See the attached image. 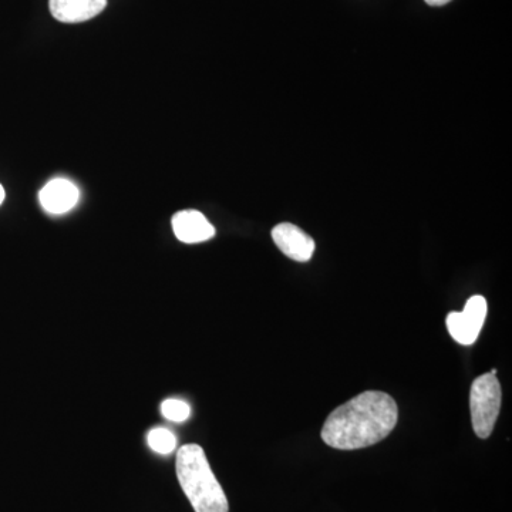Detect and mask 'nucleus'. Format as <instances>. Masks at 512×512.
<instances>
[{
  "label": "nucleus",
  "mask_w": 512,
  "mask_h": 512,
  "mask_svg": "<svg viewBox=\"0 0 512 512\" xmlns=\"http://www.w3.org/2000/svg\"><path fill=\"white\" fill-rule=\"evenodd\" d=\"M178 483L195 512H228L227 495L212 473L204 448L185 444L177 453Z\"/></svg>",
  "instance_id": "f03ea898"
},
{
  "label": "nucleus",
  "mask_w": 512,
  "mask_h": 512,
  "mask_svg": "<svg viewBox=\"0 0 512 512\" xmlns=\"http://www.w3.org/2000/svg\"><path fill=\"white\" fill-rule=\"evenodd\" d=\"M272 239L282 254L296 262H308L315 254L316 244L312 237L296 225L284 222L272 229Z\"/></svg>",
  "instance_id": "39448f33"
},
{
  "label": "nucleus",
  "mask_w": 512,
  "mask_h": 512,
  "mask_svg": "<svg viewBox=\"0 0 512 512\" xmlns=\"http://www.w3.org/2000/svg\"><path fill=\"white\" fill-rule=\"evenodd\" d=\"M173 231L178 241L184 244H200L215 235V228L200 211L184 210L174 215Z\"/></svg>",
  "instance_id": "0eeeda50"
},
{
  "label": "nucleus",
  "mask_w": 512,
  "mask_h": 512,
  "mask_svg": "<svg viewBox=\"0 0 512 512\" xmlns=\"http://www.w3.org/2000/svg\"><path fill=\"white\" fill-rule=\"evenodd\" d=\"M485 318L487 301L484 296L476 295L468 299L463 312L448 313L446 325L451 338L464 346L473 345L480 336Z\"/></svg>",
  "instance_id": "20e7f679"
},
{
  "label": "nucleus",
  "mask_w": 512,
  "mask_h": 512,
  "mask_svg": "<svg viewBox=\"0 0 512 512\" xmlns=\"http://www.w3.org/2000/svg\"><path fill=\"white\" fill-rule=\"evenodd\" d=\"M501 399H503V390L497 376L485 373L478 376L471 384V423L480 439H488L493 433L501 410Z\"/></svg>",
  "instance_id": "7ed1b4c3"
},
{
  "label": "nucleus",
  "mask_w": 512,
  "mask_h": 512,
  "mask_svg": "<svg viewBox=\"0 0 512 512\" xmlns=\"http://www.w3.org/2000/svg\"><path fill=\"white\" fill-rule=\"evenodd\" d=\"M3 201H5V190H3L2 185H0V205H2Z\"/></svg>",
  "instance_id": "f8f14e48"
},
{
  "label": "nucleus",
  "mask_w": 512,
  "mask_h": 512,
  "mask_svg": "<svg viewBox=\"0 0 512 512\" xmlns=\"http://www.w3.org/2000/svg\"><path fill=\"white\" fill-rule=\"evenodd\" d=\"M490 373H491V375L497 376V369H493V370H491V372H490Z\"/></svg>",
  "instance_id": "ddd939ff"
},
{
  "label": "nucleus",
  "mask_w": 512,
  "mask_h": 512,
  "mask_svg": "<svg viewBox=\"0 0 512 512\" xmlns=\"http://www.w3.org/2000/svg\"><path fill=\"white\" fill-rule=\"evenodd\" d=\"M80 191L66 178L49 181L39 192V201L47 214L63 215L72 211L79 202Z\"/></svg>",
  "instance_id": "423d86ee"
},
{
  "label": "nucleus",
  "mask_w": 512,
  "mask_h": 512,
  "mask_svg": "<svg viewBox=\"0 0 512 512\" xmlns=\"http://www.w3.org/2000/svg\"><path fill=\"white\" fill-rule=\"evenodd\" d=\"M397 420L396 400L379 390H367L333 410L320 436L336 450H360L386 439Z\"/></svg>",
  "instance_id": "f257e3e1"
},
{
  "label": "nucleus",
  "mask_w": 512,
  "mask_h": 512,
  "mask_svg": "<svg viewBox=\"0 0 512 512\" xmlns=\"http://www.w3.org/2000/svg\"><path fill=\"white\" fill-rule=\"evenodd\" d=\"M424 2L430 6H444L447 5V3H450L451 0H424Z\"/></svg>",
  "instance_id": "9b49d317"
},
{
  "label": "nucleus",
  "mask_w": 512,
  "mask_h": 512,
  "mask_svg": "<svg viewBox=\"0 0 512 512\" xmlns=\"http://www.w3.org/2000/svg\"><path fill=\"white\" fill-rule=\"evenodd\" d=\"M147 443L154 453L168 456V454L174 453L175 447H177V437L174 436L173 431L157 427L148 433Z\"/></svg>",
  "instance_id": "1a4fd4ad"
},
{
  "label": "nucleus",
  "mask_w": 512,
  "mask_h": 512,
  "mask_svg": "<svg viewBox=\"0 0 512 512\" xmlns=\"http://www.w3.org/2000/svg\"><path fill=\"white\" fill-rule=\"evenodd\" d=\"M107 0H49L53 18L62 23H82L106 9Z\"/></svg>",
  "instance_id": "6e6552de"
},
{
  "label": "nucleus",
  "mask_w": 512,
  "mask_h": 512,
  "mask_svg": "<svg viewBox=\"0 0 512 512\" xmlns=\"http://www.w3.org/2000/svg\"><path fill=\"white\" fill-rule=\"evenodd\" d=\"M161 414H163L164 419L174 421V423H183L190 417L191 407L184 400L167 399L161 404Z\"/></svg>",
  "instance_id": "9d476101"
}]
</instances>
